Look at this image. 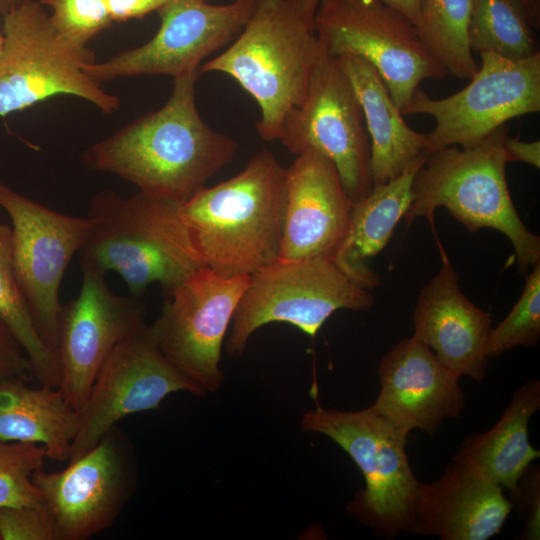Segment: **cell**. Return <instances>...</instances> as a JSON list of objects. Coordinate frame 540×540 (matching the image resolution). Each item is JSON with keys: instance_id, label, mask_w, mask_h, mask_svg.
Masks as SVG:
<instances>
[{"instance_id": "cell-31", "label": "cell", "mask_w": 540, "mask_h": 540, "mask_svg": "<svg viewBox=\"0 0 540 540\" xmlns=\"http://www.w3.org/2000/svg\"><path fill=\"white\" fill-rule=\"evenodd\" d=\"M52 10L49 21L66 42L86 47L112 23L105 0H39Z\"/></svg>"}, {"instance_id": "cell-13", "label": "cell", "mask_w": 540, "mask_h": 540, "mask_svg": "<svg viewBox=\"0 0 540 540\" xmlns=\"http://www.w3.org/2000/svg\"><path fill=\"white\" fill-rule=\"evenodd\" d=\"M136 467L132 444L115 426L65 469L35 471L55 540H87L109 528L132 496Z\"/></svg>"}, {"instance_id": "cell-37", "label": "cell", "mask_w": 540, "mask_h": 540, "mask_svg": "<svg viewBox=\"0 0 540 540\" xmlns=\"http://www.w3.org/2000/svg\"><path fill=\"white\" fill-rule=\"evenodd\" d=\"M285 2L313 29V19L320 0H285Z\"/></svg>"}, {"instance_id": "cell-33", "label": "cell", "mask_w": 540, "mask_h": 540, "mask_svg": "<svg viewBox=\"0 0 540 540\" xmlns=\"http://www.w3.org/2000/svg\"><path fill=\"white\" fill-rule=\"evenodd\" d=\"M511 502L517 505L525 523L520 533L521 540L540 538V470L539 465L530 464L517 483V489L510 495Z\"/></svg>"}, {"instance_id": "cell-18", "label": "cell", "mask_w": 540, "mask_h": 540, "mask_svg": "<svg viewBox=\"0 0 540 540\" xmlns=\"http://www.w3.org/2000/svg\"><path fill=\"white\" fill-rule=\"evenodd\" d=\"M354 203L334 163L307 149L286 168V209L280 259H333L350 223Z\"/></svg>"}, {"instance_id": "cell-23", "label": "cell", "mask_w": 540, "mask_h": 540, "mask_svg": "<svg viewBox=\"0 0 540 540\" xmlns=\"http://www.w3.org/2000/svg\"><path fill=\"white\" fill-rule=\"evenodd\" d=\"M427 156L412 163L399 177L374 184L353 205L346 236L333 257L336 266L357 286L371 290L380 284L370 262L388 244L412 202V183Z\"/></svg>"}, {"instance_id": "cell-25", "label": "cell", "mask_w": 540, "mask_h": 540, "mask_svg": "<svg viewBox=\"0 0 540 540\" xmlns=\"http://www.w3.org/2000/svg\"><path fill=\"white\" fill-rule=\"evenodd\" d=\"M0 379V440L43 446L47 458L68 460L79 414L57 387Z\"/></svg>"}, {"instance_id": "cell-35", "label": "cell", "mask_w": 540, "mask_h": 540, "mask_svg": "<svg viewBox=\"0 0 540 540\" xmlns=\"http://www.w3.org/2000/svg\"><path fill=\"white\" fill-rule=\"evenodd\" d=\"M167 0H105L113 21L124 22L143 18L153 11H158Z\"/></svg>"}, {"instance_id": "cell-4", "label": "cell", "mask_w": 540, "mask_h": 540, "mask_svg": "<svg viewBox=\"0 0 540 540\" xmlns=\"http://www.w3.org/2000/svg\"><path fill=\"white\" fill-rule=\"evenodd\" d=\"M507 132L504 124L472 147L453 145L428 154L414 176L412 202L403 218L410 225L425 217L434 229V212L444 207L471 233L498 230L510 240L518 270L525 273L540 263V237L525 226L508 189Z\"/></svg>"}, {"instance_id": "cell-10", "label": "cell", "mask_w": 540, "mask_h": 540, "mask_svg": "<svg viewBox=\"0 0 540 540\" xmlns=\"http://www.w3.org/2000/svg\"><path fill=\"white\" fill-rule=\"evenodd\" d=\"M480 58L481 65L460 91L433 99L418 87L400 109L403 115L434 118L427 155L453 145L472 147L508 120L540 111V52L519 59L485 52Z\"/></svg>"}, {"instance_id": "cell-2", "label": "cell", "mask_w": 540, "mask_h": 540, "mask_svg": "<svg viewBox=\"0 0 540 540\" xmlns=\"http://www.w3.org/2000/svg\"><path fill=\"white\" fill-rule=\"evenodd\" d=\"M285 209L286 168L264 149L179 213L205 266L231 277L250 276L279 257Z\"/></svg>"}, {"instance_id": "cell-39", "label": "cell", "mask_w": 540, "mask_h": 540, "mask_svg": "<svg viewBox=\"0 0 540 540\" xmlns=\"http://www.w3.org/2000/svg\"><path fill=\"white\" fill-rule=\"evenodd\" d=\"M534 30L540 28V0H521Z\"/></svg>"}, {"instance_id": "cell-3", "label": "cell", "mask_w": 540, "mask_h": 540, "mask_svg": "<svg viewBox=\"0 0 540 540\" xmlns=\"http://www.w3.org/2000/svg\"><path fill=\"white\" fill-rule=\"evenodd\" d=\"M181 203L106 189L90 201L89 232L78 252L81 267L113 271L139 296L153 283L165 295L205 264L180 213Z\"/></svg>"}, {"instance_id": "cell-26", "label": "cell", "mask_w": 540, "mask_h": 540, "mask_svg": "<svg viewBox=\"0 0 540 540\" xmlns=\"http://www.w3.org/2000/svg\"><path fill=\"white\" fill-rule=\"evenodd\" d=\"M0 321L23 348L40 385L57 387L58 359L42 340L20 289L12 259L11 227L0 222Z\"/></svg>"}, {"instance_id": "cell-11", "label": "cell", "mask_w": 540, "mask_h": 540, "mask_svg": "<svg viewBox=\"0 0 540 540\" xmlns=\"http://www.w3.org/2000/svg\"><path fill=\"white\" fill-rule=\"evenodd\" d=\"M278 140L295 155L314 149L327 156L354 204L372 190L362 107L338 57L321 49L304 100L286 115Z\"/></svg>"}, {"instance_id": "cell-14", "label": "cell", "mask_w": 540, "mask_h": 540, "mask_svg": "<svg viewBox=\"0 0 540 540\" xmlns=\"http://www.w3.org/2000/svg\"><path fill=\"white\" fill-rule=\"evenodd\" d=\"M0 207L11 220L12 259L20 289L40 337L55 352L61 283L90 221L50 209L2 182Z\"/></svg>"}, {"instance_id": "cell-41", "label": "cell", "mask_w": 540, "mask_h": 540, "mask_svg": "<svg viewBox=\"0 0 540 540\" xmlns=\"http://www.w3.org/2000/svg\"><path fill=\"white\" fill-rule=\"evenodd\" d=\"M2 44H3V34L0 31V52H1Z\"/></svg>"}, {"instance_id": "cell-5", "label": "cell", "mask_w": 540, "mask_h": 540, "mask_svg": "<svg viewBox=\"0 0 540 540\" xmlns=\"http://www.w3.org/2000/svg\"><path fill=\"white\" fill-rule=\"evenodd\" d=\"M321 51L313 29L285 0H257L248 22L228 48L200 67L233 78L257 102L256 130L278 140L286 115L304 100Z\"/></svg>"}, {"instance_id": "cell-9", "label": "cell", "mask_w": 540, "mask_h": 540, "mask_svg": "<svg viewBox=\"0 0 540 540\" xmlns=\"http://www.w3.org/2000/svg\"><path fill=\"white\" fill-rule=\"evenodd\" d=\"M313 31L326 54H353L369 61L399 109L423 80L448 75L415 25L382 0H320Z\"/></svg>"}, {"instance_id": "cell-15", "label": "cell", "mask_w": 540, "mask_h": 540, "mask_svg": "<svg viewBox=\"0 0 540 540\" xmlns=\"http://www.w3.org/2000/svg\"><path fill=\"white\" fill-rule=\"evenodd\" d=\"M176 392L205 395L165 357L151 325L145 322L123 339L102 365L78 411V429L68 461L91 449L120 420L157 409Z\"/></svg>"}, {"instance_id": "cell-21", "label": "cell", "mask_w": 540, "mask_h": 540, "mask_svg": "<svg viewBox=\"0 0 540 540\" xmlns=\"http://www.w3.org/2000/svg\"><path fill=\"white\" fill-rule=\"evenodd\" d=\"M503 488L453 461L431 483H419L413 534L442 540H487L500 534L513 509Z\"/></svg>"}, {"instance_id": "cell-24", "label": "cell", "mask_w": 540, "mask_h": 540, "mask_svg": "<svg viewBox=\"0 0 540 540\" xmlns=\"http://www.w3.org/2000/svg\"><path fill=\"white\" fill-rule=\"evenodd\" d=\"M540 408V382L520 386L498 422L488 431L468 437L452 460L514 494L519 478L540 451L529 441V421Z\"/></svg>"}, {"instance_id": "cell-1", "label": "cell", "mask_w": 540, "mask_h": 540, "mask_svg": "<svg viewBox=\"0 0 540 540\" xmlns=\"http://www.w3.org/2000/svg\"><path fill=\"white\" fill-rule=\"evenodd\" d=\"M200 68L174 78L167 102L82 154L83 166L134 184L139 192L183 204L235 156L238 143L201 118Z\"/></svg>"}, {"instance_id": "cell-36", "label": "cell", "mask_w": 540, "mask_h": 540, "mask_svg": "<svg viewBox=\"0 0 540 540\" xmlns=\"http://www.w3.org/2000/svg\"><path fill=\"white\" fill-rule=\"evenodd\" d=\"M507 159L510 161H520L540 167V141H522L518 138L506 137L504 142Z\"/></svg>"}, {"instance_id": "cell-29", "label": "cell", "mask_w": 540, "mask_h": 540, "mask_svg": "<svg viewBox=\"0 0 540 540\" xmlns=\"http://www.w3.org/2000/svg\"><path fill=\"white\" fill-rule=\"evenodd\" d=\"M46 458L39 444L0 440V507L43 505L32 476Z\"/></svg>"}, {"instance_id": "cell-42", "label": "cell", "mask_w": 540, "mask_h": 540, "mask_svg": "<svg viewBox=\"0 0 540 540\" xmlns=\"http://www.w3.org/2000/svg\"><path fill=\"white\" fill-rule=\"evenodd\" d=\"M0 540H1V538H0Z\"/></svg>"}, {"instance_id": "cell-22", "label": "cell", "mask_w": 540, "mask_h": 540, "mask_svg": "<svg viewBox=\"0 0 540 540\" xmlns=\"http://www.w3.org/2000/svg\"><path fill=\"white\" fill-rule=\"evenodd\" d=\"M362 107L370 139V167L374 184L399 177L412 163L427 156V134L413 130L376 68L366 59L338 57Z\"/></svg>"}, {"instance_id": "cell-32", "label": "cell", "mask_w": 540, "mask_h": 540, "mask_svg": "<svg viewBox=\"0 0 540 540\" xmlns=\"http://www.w3.org/2000/svg\"><path fill=\"white\" fill-rule=\"evenodd\" d=\"M1 540H55L54 523L47 508L0 507Z\"/></svg>"}, {"instance_id": "cell-27", "label": "cell", "mask_w": 540, "mask_h": 540, "mask_svg": "<svg viewBox=\"0 0 540 540\" xmlns=\"http://www.w3.org/2000/svg\"><path fill=\"white\" fill-rule=\"evenodd\" d=\"M471 0H421L417 33L448 74L470 80L478 69L469 43Z\"/></svg>"}, {"instance_id": "cell-19", "label": "cell", "mask_w": 540, "mask_h": 540, "mask_svg": "<svg viewBox=\"0 0 540 540\" xmlns=\"http://www.w3.org/2000/svg\"><path fill=\"white\" fill-rule=\"evenodd\" d=\"M377 373L380 392L372 406L409 432L419 429L432 436L464 409L460 378L413 336L382 357Z\"/></svg>"}, {"instance_id": "cell-7", "label": "cell", "mask_w": 540, "mask_h": 540, "mask_svg": "<svg viewBox=\"0 0 540 540\" xmlns=\"http://www.w3.org/2000/svg\"><path fill=\"white\" fill-rule=\"evenodd\" d=\"M3 17L0 116L57 95L82 98L106 114L119 109V98L84 71L96 62L94 52L60 37L39 2L27 0Z\"/></svg>"}, {"instance_id": "cell-34", "label": "cell", "mask_w": 540, "mask_h": 540, "mask_svg": "<svg viewBox=\"0 0 540 540\" xmlns=\"http://www.w3.org/2000/svg\"><path fill=\"white\" fill-rule=\"evenodd\" d=\"M33 377L31 363L11 331L0 321V379Z\"/></svg>"}, {"instance_id": "cell-6", "label": "cell", "mask_w": 540, "mask_h": 540, "mask_svg": "<svg viewBox=\"0 0 540 540\" xmlns=\"http://www.w3.org/2000/svg\"><path fill=\"white\" fill-rule=\"evenodd\" d=\"M301 428L322 434L354 461L365 486L348 508L377 536L395 538L412 533L414 507L420 481L405 451L409 431L398 426L372 405L358 411L323 408L305 412Z\"/></svg>"}, {"instance_id": "cell-28", "label": "cell", "mask_w": 540, "mask_h": 540, "mask_svg": "<svg viewBox=\"0 0 540 540\" xmlns=\"http://www.w3.org/2000/svg\"><path fill=\"white\" fill-rule=\"evenodd\" d=\"M468 33L471 51L478 55L519 59L540 52L521 0H471Z\"/></svg>"}, {"instance_id": "cell-8", "label": "cell", "mask_w": 540, "mask_h": 540, "mask_svg": "<svg viewBox=\"0 0 540 540\" xmlns=\"http://www.w3.org/2000/svg\"><path fill=\"white\" fill-rule=\"evenodd\" d=\"M375 303L328 257L277 258L249 276L226 336V352L240 356L262 326L288 323L316 336L336 311H365Z\"/></svg>"}, {"instance_id": "cell-40", "label": "cell", "mask_w": 540, "mask_h": 540, "mask_svg": "<svg viewBox=\"0 0 540 540\" xmlns=\"http://www.w3.org/2000/svg\"><path fill=\"white\" fill-rule=\"evenodd\" d=\"M26 1L27 0H0V14L4 16Z\"/></svg>"}, {"instance_id": "cell-16", "label": "cell", "mask_w": 540, "mask_h": 540, "mask_svg": "<svg viewBox=\"0 0 540 540\" xmlns=\"http://www.w3.org/2000/svg\"><path fill=\"white\" fill-rule=\"evenodd\" d=\"M257 0L212 4L207 0H167L157 11L160 27L147 43L84 68L97 83L119 77L168 75L173 78L233 41L250 19Z\"/></svg>"}, {"instance_id": "cell-17", "label": "cell", "mask_w": 540, "mask_h": 540, "mask_svg": "<svg viewBox=\"0 0 540 540\" xmlns=\"http://www.w3.org/2000/svg\"><path fill=\"white\" fill-rule=\"evenodd\" d=\"M82 268L78 296L62 304L57 325L56 356L59 390L79 411L114 348L145 323V310L136 296L113 292L105 274Z\"/></svg>"}, {"instance_id": "cell-20", "label": "cell", "mask_w": 540, "mask_h": 540, "mask_svg": "<svg viewBox=\"0 0 540 540\" xmlns=\"http://www.w3.org/2000/svg\"><path fill=\"white\" fill-rule=\"evenodd\" d=\"M441 254L438 274L418 296L413 337L459 378L480 381L488 364L486 342L492 328L491 315L461 292L456 270L442 249Z\"/></svg>"}, {"instance_id": "cell-30", "label": "cell", "mask_w": 540, "mask_h": 540, "mask_svg": "<svg viewBox=\"0 0 540 540\" xmlns=\"http://www.w3.org/2000/svg\"><path fill=\"white\" fill-rule=\"evenodd\" d=\"M540 338V263L532 266L524 289L509 314L491 328L486 342L488 358L512 348L536 346Z\"/></svg>"}, {"instance_id": "cell-38", "label": "cell", "mask_w": 540, "mask_h": 540, "mask_svg": "<svg viewBox=\"0 0 540 540\" xmlns=\"http://www.w3.org/2000/svg\"><path fill=\"white\" fill-rule=\"evenodd\" d=\"M387 5L396 9L406 16L414 25L416 24L420 11L421 0H382Z\"/></svg>"}, {"instance_id": "cell-12", "label": "cell", "mask_w": 540, "mask_h": 540, "mask_svg": "<svg viewBox=\"0 0 540 540\" xmlns=\"http://www.w3.org/2000/svg\"><path fill=\"white\" fill-rule=\"evenodd\" d=\"M248 280L199 268L166 295L151 324L165 357L205 395L223 385L222 346Z\"/></svg>"}]
</instances>
